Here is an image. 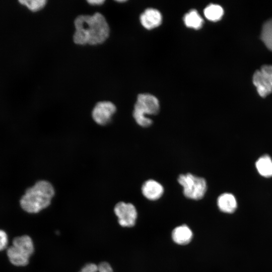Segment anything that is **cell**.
<instances>
[{"label":"cell","instance_id":"14","mask_svg":"<svg viewBox=\"0 0 272 272\" xmlns=\"http://www.w3.org/2000/svg\"><path fill=\"white\" fill-rule=\"evenodd\" d=\"M183 21L187 27L194 29L201 28L203 23V19L195 10H192L186 14Z\"/></svg>","mask_w":272,"mask_h":272},{"label":"cell","instance_id":"10","mask_svg":"<svg viewBox=\"0 0 272 272\" xmlns=\"http://www.w3.org/2000/svg\"><path fill=\"white\" fill-rule=\"evenodd\" d=\"M141 190L146 198L151 200H155L160 198L163 195L164 187L158 181L149 179L143 184Z\"/></svg>","mask_w":272,"mask_h":272},{"label":"cell","instance_id":"15","mask_svg":"<svg viewBox=\"0 0 272 272\" xmlns=\"http://www.w3.org/2000/svg\"><path fill=\"white\" fill-rule=\"evenodd\" d=\"M224 10L220 5L210 4L204 10L206 18L210 21L216 22L220 20L223 17Z\"/></svg>","mask_w":272,"mask_h":272},{"label":"cell","instance_id":"9","mask_svg":"<svg viewBox=\"0 0 272 272\" xmlns=\"http://www.w3.org/2000/svg\"><path fill=\"white\" fill-rule=\"evenodd\" d=\"M140 19L143 26L146 29L150 30L160 25L162 17L158 10L153 8H149L141 14Z\"/></svg>","mask_w":272,"mask_h":272},{"label":"cell","instance_id":"7","mask_svg":"<svg viewBox=\"0 0 272 272\" xmlns=\"http://www.w3.org/2000/svg\"><path fill=\"white\" fill-rule=\"evenodd\" d=\"M114 213L118 219V223L123 227L133 226L137 217L135 207L130 203L118 202L114 207Z\"/></svg>","mask_w":272,"mask_h":272},{"label":"cell","instance_id":"19","mask_svg":"<svg viewBox=\"0 0 272 272\" xmlns=\"http://www.w3.org/2000/svg\"><path fill=\"white\" fill-rule=\"evenodd\" d=\"M9 236L4 230L0 229V252L7 250L9 247Z\"/></svg>","mask_w":272,"mask_h":272},{"label":"cell","instance_id":"16","mask_svg":"<svg viewBox=\"0 0 272 272\" xmlns=\"http://www.w3.org/2000/svg\"><path fill=\"white\" fill-rule=\"evenodd\" d=\"M260 38L266 47L272 51V18L263 24Z\"/></svg>","mask_w":272,"mask_h":272},{"label":"cell","instance_id":"3","mask_svg":"<svg viewBox=\"0 0 272 272\" xmlns=\"http://www.w3.org/2000/svg\"><path fill=\"white\" fill-rule=\"evenodd\" d=\"M34 247L31 238L26 235L15 237L12 244L6 250L10 262L14 266H24L28 264Z\"/></svg>","mask_w":272,"mask_h":272},{"label":"cell","instance_id":"13","mask_svg":"<svg viewBox=\"0 0 272 272\" xmlns=\"http://www.w3.org/2000/svg\"><path fill=\"white\" fill-rule=\"evenodd\" d=\"M256 167L261 176L265 177L272 176V160L268 155L260 157L256 162Z\"/></svg>","mask_w":272,"mask_h":272},{"label":"cell","instance_id":"6","mask_svg":"<svg viewBox=\"0 0 272 272\" xmlns=\"http://www.w3.org/2000/svg\"><path fill=\"white\" fill-rule=\"evenodd\" d=\"M253 83L258 94L265 97L272 93V65H263L253 75Z\"/></svg>","mask_w":272,"mask_h":272},{"label":"cell","instance_id":"12","mask_svg":"<svg viewBox=\"0 0 272 272\" xmlns=\"http://www.w3.org/2000/svg\"><path fill=\"white\" fill-rule=\"evenodd\" d=\"M173 240L178 244H186L192 239V233L186 225H182L175 228L172 234Z\"/></svg>","mask_w":272,"mask_h":272},{"label":"cell","instance_id":"11","mask_svg":"<svg viewBox=\"0 0 272 272\" xmlns=\"http://www.w3.org/2000/svg\"><path fill=\"white\" fill-rule=\"evenodd\" d=\"M217 205L222 212L232 214L237 209V203L235 196L230 193H224L217 199Z\"/></svg>","mask_w":272,"mask_h":272},{"label":"cell","instance_id":"21","mask_svg":"<svg viewBox=\"0 0 272 272\" xmlns=\"http://www.w3.org/2000/svg\"><path fill=\"white\" fill-rule=\"evenodd\" d=\"M116 2H118V3H119H119H123V2H126V1H123H123H120V0H118V1H116Z\"/></svg>","mask_w":272,"mask_h":272},{"label":"cell","instance_id":"1","mask_svg":"<svg viewBox=\"0 0 272 272\" xmlns=\"http://www.w3.org/2000/svg\"><path fill=\"white\" fill-rule=\"evenodd\" d=\"M74 24L73 40L77 44H100L109 37V26L104 16L99 13L80 15L75 20Z\"/></svg>","mask_w":272,"mask_h":272},{"label":"cell","instance_id":"8","mask_svg":"<svg viewBox=\"0 0 272 272\" xmlns=\"http://www.w3.org/2000/svg\"><path fill=\"white\" fill-rule=\"evenodd\" d=\"M116 110V106L113 103L110 101H100L94 106L92 111V116L97 124L104 125L110 121Z\"/></svg>","mask_w":272,"mask_h":272},{"label":"cell","instance_id":"18","mask_svg":"<svg viewBox=\"0 0 272 272\" xmlns=\"http://www.w3.org/2000/svg\"><path fill=\"white\" fill-rule=\"evenodd\" d=\"M19 2L32 12H37L43 9L47 1L45 0H21Z\"/></svg>","mask_w":272,"mask_h":272},{"label":"cell","instance_id":"17","mask_svg":"<svg viewBox=\"0 0 272 272\" xmlns=\"http://www.w3.org/2000/svg\"><path fill=\"white\" fill-rule=\"evenodd\" d=\"M80 272H113V270L108 263L102 262L98 265L94 263H88L85 265Z\"/></svg>","mask_w":272,"mask_h":272},{"label":"cell","instance_id":"20","mask_svg":"<svg viewBox=\"0 0 272 272\" xmlns=\"http://www.w3.org/2000/svg\"><path fill=\"white\" fill-rule=\"evenodd\" d=\"M105 1L104 0H89L87 2L91 5L99 6L103 4Z\"/></svg>","mask_w":272,"mask_h":272},{"label":"cell","instance_id":"2","mask_svg":"<svg viewBox=\"0 0 272 272\" xmlns=\"http://www.w3.org/2000/svg\"><path fill=\"white\" fill-rule=\"evenodd\" d=\"M54 195L52 185L47 181L40 180L26 190L20 204L26 212L37 213L50 205Z\"/></svg>","mask_w":272,"mask_h":272},{"label":"cell","instance_id":"4","mask_svg":"<svg viewBox=\"0 0 272 272\" xmlns=\"http://www.w3.org/2000/svg\"><path fill=\"white\" fill-rule=\"evenodd\" d=\"M159 110V102L155 96L149 94H141L137 97L132 115L139 125L148 127L152 125L153 120L146 115H156Z\"/></svg>","mask_w":272,"mask_h":272},{"label":"cell","instance_id":"5","mask_svg":"<svg viewBox=\"0 0 272 272\" xmlns=\"http://www.w3.org/2000/svg\"><path fill=\"white\" fill-rule=\"evenodd\" d=\"M177 181L183 187L184 196L190 199L198 200L202 198L207 190L206 179L190 173L179 175Z\"/></svg>","mask_w":272,"mask_h":272}]
</instances>
